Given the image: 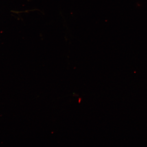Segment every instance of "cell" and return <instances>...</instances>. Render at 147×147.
<instances>
[]
</instances>
